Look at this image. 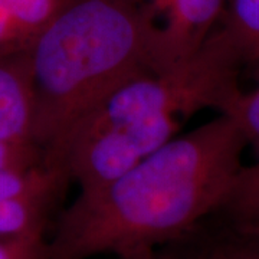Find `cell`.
<instances>
[{
	"label": "cell",
	"mask_w": 259,
	"mask_h": 259,
	"mask_svg": "<svg viewBox=\"0 0 259 259\" xmlns=\"http://www.w3.org/2000/svg\"><path fill=\"white\" fill-rule=\"evenodd\" d=\"M246 146L225 114L170 140L115 182L78 194L59 216L44 259L120 258L179 241L218 213Z\"/></svg>",
	"instance_id": "6da1fadb"
},
{
	"label": "cell",
	"mask_w": 259,
	"mask_h": 259,
	"mask_svg": "<svg viewBox=\"0 0 259 259\" xmlns=\"http://www.w3.org/2000/svg\"><path fill=\"white\" fill-rule=\"evenodd\" d=\"M156 29L143 0H68L26 44L44 164L117 88L151 72Z\"/></svg>",
	"instance_id": "7a4b0ae2"
},
{
	"label": "cell",
	"mask_w": 259,
	"mask_h": 259,
	"mask_svg": "<svg viewBox=\"0 0 259 259\" xmlns=\"http://www.w3.org/2000/svg\"><path fill=\"white\" fill-rule=\"evenodd\" d=\"M176 117H154L75 133L59 151L54 168L90 193L127 175L176 137Z\"/></svg>",
	"instance_id": "3957f363"
},
{
	"label": "cell",
	"mask_w": 259,
	"mask_h": 259,
	"mask_svg": "<svg viewBox=\"0 0 259 259\" xmlns=\"http://www.w3.org/2000/svg\"><path fill=\"white\" fill-rule=\"evenodd\" d=\"M228 0H167L160 13L151 72L158 74L190 59L203 47L222 16Z\"/></svg>",
	"instance_id": "277c9868"
},
{
	"label": "cell",
	"mask_w": 259,
	"mask_h": 259,
	"mask_svg": "<svg viewBox=\"0 0 259 259\" xmlns=\"http://www.w3.org/2000/svg\"><path fill=\"white\" fill-rule=\"evenodd\" d=\"M203 49L238 87L245 69L259 79V0H228Z\"/></svg>",
	"instance_id": "5b68a950"
},
{
	"label": "cell",
	"mask_w": 259,
	"mask_h": 259,
	"mask_svg": "<svg viewBox=\"0 0 259 259\" xmlns=\"http://www.w3.org/2000/svg\"><path fill=\"white\" fill-rule=\"evenodd\" d=\"M35 91L26 45L0 51V139L33 144Z\"/></svg>",
	"instance_id": "8992f818"
},
{
	"label": "cell",
	"mask_w": 259,
	"mask_h": 259,
	"mask_svg": "<svg viewBox=\"0 0 259 259\" xmlns=\"http://www.w3.org/2000/svg\"><path fill=\"white\" fill-rule=\"evenodd\" d=\"M218 212L231 219L233 229L259 233V156L255 164L242 167Z\"/></svg>",
	"instance_id": "52a82bcc"
},
{
	"label": "cell",
	"mask_w": 259,
	"mask_h": 259,
	"mask_svg": "<svg viewBox=\"0 0 259 259\" xmlns=\"http://www.w3.org/2000/svg\"><path fill=\"white\" fill-rule=\"evenodd\" d=\"M26 45L64 9L68 0H2Z\"/></svg>",
	"instance_id": "ba28073f"
},
{
	"label": "cell",
	"mask_w": 259,
	"mask_h": 259,
	"mask_svg": "<svg viewBox=\"0 0 259 259\" xmlns=\"http://www.w3.org/2000/svg\"><path fill=\"white\" fill-rule=\"evenodd\" d=\"M219 114H225L236 122L246 143L259 156V79L253 88L242 90L233 97Z\"/></svg>",
	"instance_id": "9c48e42d"
},
{
	"label": "cell",
	"mask_w": 259,
	"mask_h": 259,
	"mask_svg": "<svg viewBox=\"0 0 259 259\" xmlns=\"http://www.w3.org/2000/svg\"><path fill=\"white\" fill-rule=\"evenodd\" d=\"M199 255L203 259H259V233L233 229L229 238Z\"/></svg>",
	"instance_id": "30bf717a"
},
{
	"label": "cell",
	"mask_w": 259,
	"mask_h": 259,
	"mask_svg": "<svg viewBox=\"0 0 259 259\" xmlns=\"http://www.w3.org/2000/svg\"><path fill=\"white\" fill-rule=\"evenodd\" d=\"M45 238H3L0 236V259H44Z\"/></svg>",
	"instance_id": "8fae6325"
},
{
	"label": "cell",
	"mask_w": 259,
	"mask_h": 259,
	"mask_svg": "<svg viewBox=\"0 0 259 259\" xmlns=\"http://www.w3.org/2000/svg\"><path fill=\"white\" fill-rule=\"evenodd\" d=\"M20 45H25V44L22 42L18 29L5 8L3 2L0 0V51L8 49V48L20 47Z\"/></svg>",
	"instance_id": "7c38bea8"
},
{
	"label": "cell",
	"mask_w": 259,
	"mask_h": 259,
	"mask_svg": "<svg viewBox=\"0 0 259 259\" xmlns=\"http://www.w3.org/2000/svg\"><path fill=\"white\" fill-rule=\"evenodd\" d=\"M118 259H203L199 253L186 255V253H171V252H158L154 249H141L122 255Z\"/></svg>",
	"instance_id": "4fadbf2b"
},
{
	"label": "cell",
	"mask_w": 259,
	"mask_h": 259,
	"mask_svg": "<svg viewBox=\"0 0 259 259\" xmlns=\"http://www.w3.org/2000/svg\"><path fill=\"white\" fill-rule=\"evenodd\" d=\"M167 0H150L148 2V5H150V8L153 9L154 12V15L158 13V12H161V9L164 8V5H166Z\"/></svg>",
	"instance_id": "5bb4252c"
}]
</instances>
